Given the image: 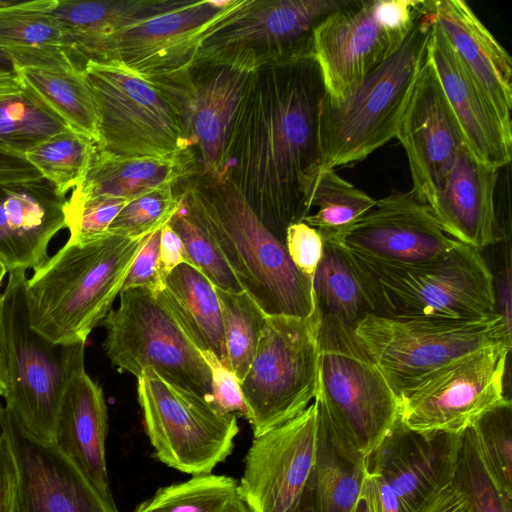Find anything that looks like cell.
<instances>
[{
	"instance_id": "cell-1",
	"label": "cell",
	"mask_w": 512,
	"mask_h": 512,
	"mask_svg": "<svg viewBox=\"0 0 512 512\" xmlns=\"http://www.w3.org/2000/svg\"><path fill=\"white\" fill-rule=\"evenodd\" d=\"M325 94L313 52L264 65L254 71L232 128L225 173L283 243L287 227L310 214Z\"/></svg>"
},
{
	"instance_id": "cell-2",
	"label": "cell",
	"mask_w": 512,
	"mask_h": 512,
	"mask_svg": "<svg viewBox=\"0 0 512 512\" xmlns=\"http://www.w3.org/2000/svg\"><path fill=\"white\" fill-rule=\"evenodd\" d=\"M175 190L266 315L307 318L314 313L312 280L296 269L285 244L263 224L226 173L193 175L178 182Z\"/></svg>"
},
{
	"instance_id": "cell-3",
	"label": "cell",
	"mask_w": 512,
	"mask_h": 512,
	"mask_svg": "<svg viewBox=\"0 0 512 512\" xmlns=\"http://www.w3.org/2000/svg\"><path fill=\"white\" fill-rule=\"evenodd\" d=\"M142 240L108 232L82 242L68 240L27 278L31 327L53 343H86L111 311Z\"/></svg>"
},
{
	"instance_id": "cell-4",
	"label": "cell",
	"mask_w": 512,
	"mask_h": 512,
	"mask_svg": "<svg viewBox=\"0 0 512 512\" xmlns=\"http://www.w3.org/2000/svg\"><path fill=\"white\" fill-rule=\"evenodd\" d=\"M431 30L424 6L398 49L349 95L341 100L325 95L319 117V168L336 169L358 163L396 137L428 58Z\"/></svg>"
},
{
	"instance_id": "cell-5",
	"label": "cell",
	"mask_w": 512,
	"mask_h": 512,
	"mask_svg": "<svg viewBox=\"0 0 512 512\" xmlns=\"http://www.w3.org/2000/svg\"><path fill=\"white\" fill-rule=\"evenodd\" d=\"M344 254L373 314L477 319L497 313L494 275L481 251L468 245L459 242L435 259L411 265L372 264Z\"/></svg>"
},
{
	"instance_id": "cell-6",
	"label": "cell",
	"mask_w": 512,
	"mask_h": 512,
	"mask_svg": "<svg viewBox=\"0 0 512 512\" xmlns=\"http://www.w3.org/2000/svg\"><path fill=\"white\" fill-rule=\"evenodd\" d=\"M26 281V270L10 271L2 294L5 410L28 435L54 444L65 392L85 370V343H53L31 327Z\"/></svg>"
},
{
	"instance_id": "cell-7",
	"label": "cell",
	"mask_w": 512,
	"mask_h": 512,
	"mask_svg": "<svg viewBox=\"0 0 512 512\" xmlns=\"http://www.w3.org/2000/svg\"><path fill=\"white\" fill-rule=\"evenodd\" d=\"M315 401L337 442L365 459L399 420V401L354 329L321 315Z\"/></svg>"
},
{
	"instance_id": "cell-8",
	"label": "cell",
	"mask_w": 512,
	"mask_h": 512,
	"mask_svg": "<svg viewBox=\"0 0 512 512\" xmlns=\"http://www.w3.org/2000/svg\"><path fill=\"white\" fill-rule=\"evenodd\" d=\"M354 333L397 397L454 359L487 346L511 345V329L498 313L477 319L368 313Z\"/></svg>"
},
{
	"instance_id": "cell-9",
	"label": "cell",
	"mask_w": 512,
	"mask_h": 512,
	"mask_svg": "<svg viewBox=\"0 0 512 512\" xmlns=\"http://www.w3.org/2000/svg\"><path fill=\"white\" fill-rule=\"evenodd\" d=\"M321 313L267 316L255 356L240 382L254 437L284 424L315 399Z\"/></svg>"
},
{
	"instance_id": "cell-10",
	"label": "cell",
	"mask_w": 512,
	"mask_h": 512,
	"mask_svg": "<svg viewBox=\"0 0 512 512\" xmlns=\"http://www.w3.org/2000/svg\"><path fill=\"white\" fill-rule=\"evenodd\" d=\"M119 295L118 308L111 309L102 322L103 347L112 365L136 377L151 368L214 405L206 360L158 295L142 287Z\"/></svg>"
},
{
	"instance_id": "cell-11",
	"label": "cell",
	"mask_w": 512,
	"mask_h": 512,
	"mask_svg": "<svg viewBox=\"0 0 512 512\" xmlns=\"http://www.w3.org/2000/svg\"><path fill=\"white\" fill-rule=\"evenodd\" d=\"M348 0H234L200 35L195 61L256 70L312 52L315 27Z\"/></svg>"
},
{
	"instance_id": "cell-12",
	"label": "cell",
	"mask_w": 512,
	"mask_h": 512,
	"mask_svg": "<svg viewBox=\"0 0 512 512\" xmlns=\"http://www.w3.org/2000/svg\"><path fill=\"white\" fill-rule=\"evenodd\" d=\"M426 0H348L314 29L312 52L325 95H349L406 39Z\"/></svg>"
},
{
	"instance_id": "cell-13",
	"label": "cell",
	"mask_w": 512,
	"mask_h": 512,
	"mask_svg": "<svg viewBox=\"0 0 512 512\" xmlns=\"http://www.w3.org/2000/svg\"><path fill=\"white\" fill-rule=\"evenodd\" d=\"M138 402L156 457L182 473L200 475L231 454L237 417L169 382L151 368L137 377Z\"/></svg>"
},
{
	"instance_id": "cell-14",
	"label": "cell",
	"mask_w": 512,
	"mask_h": 512,
	"mask_svg": "<svg viewBox=\"0 0 512 512\" xmlns=\"http://www.w3.org/2000/svg\"><path fill=\"white\" fill-rule=\"evenodd\" d=\"M83 70L99 107L97 151L165 158L190 150L176 110L155 83L113 62L88 60Z\"/></svg>"
},
{
	"instance_id": "cell-15",
	"label": "cell",
	"mask_w": 512,
	"mask_h": 512,
	"mask_svg": "<svg viewBox=\"0 0 512 512\" xmlns=\"http://www.w3.org/2000/svg\"><path fill=\"white\" fill-rule=\"evenodd\" d=\"M511 345L487 346L433 371L398 395L399 421L422 434L462 435L511 403L505 377Z\"/></svg>"
},
{
	"instance_id": "cell-16",
	"label": "cell",
	"mask_w": 512,
	"mask_h": 512,
	"mask_svg": "<svg viewBox=\"0 0 512 512\" xmlns=\"http://www.w3.org/2000/svg\"><path fill=\"white\" fill-rule=\"evenodd\" d=\"M254 71L194 61L185 70L147 79L176 110L196 159V175L225 174L232 128Z\"/></svg>"
},
{
	"instance_id": "cell-17",
	"label": "cell",
	"mask_w": 512,
	"mask_h": 512,
	"mask_svg": "<svg viewBox=\"0 0 512 512\" xmlns=\"http://www.w3.org/2000/svg\"><path fill=\"white\" fill-rule=\"evenodd\" d=\"M321 235L347 255L379 265L427 262L459 243L411 190L392 191L350 225Z\"/></svg>"
},
{
	"instance_id": "cell-18",
	"label": "cell",
	"mask_w": 512,
	"mask_h": 512,
	"mask_svg": "<svg viewBox=\"0 0 512 512\" xmlns=\"http://www.w3.org/2000/svg\"><path fill=\"white\" fill-rule=\"evenodd\" d=\"M227 7L212 0L184 1L113 31L84 60L117 63L145 79L185 70L195 61L200 35Z\"/></svg>"
},
{
	"instance_id": "cell-19",
	"label": "cell",
	"mask_w": 512,
	"mask_h": 512,
	"mask_svg": "<svg viewBox=\"0 0 512 512\" xmlns=\"http://www.w3.org/2000/svg\"><path fill=\"white\" fill-rule=\"evenodd\" d=\"M319 428L315 400L299 415L254 437L240 491L253 512H292L312 477Z\"/></svg>"
},
{
	"instance_id": "cell-20",
	"label": "cell",
	"mask_w": 512,
	"mask_h": 512,
	"mask_svg": "<svg viewBox=\"0 0 512 512\" xmlns=\"http://www.w3.org/2000/svg\"><path fill=\"white\" fill-rule=\"evenodd\" d=\"M409 164L411 191L428 206L442 190L465 145L438 77L427 58L396 137Z\"/></svg>"
},
{
	"instance_id": "cell-21",
	"label": "cell",
	"mask_w": 512,
	"mask_h": 512,
	"mask_svg": "<svg viewBox=\"0 0 512 512\" xmlns=\"http://www.w3.org/2000/svg\"><path fill=\"white\" fill-rule=\"evenodd\" d=\"M461 437L418 433L398 420L366 458V469L392 489L404 512H418L452 485Z\"/></svg>"
},
{
	"instance_id": "cell-22",
	"label": "cell",
	"mask_w": 512,
	"mask_h": 512,
	"mask_svg": "<svg viewBox=\"0 0 512 512\" xmlns=\"http://www.w3.org/2000/svg\"><path fill=\"white\" fill-rule=\"evenodd\" d=\"M4 434L17 470V512H118L54 444L28 435L7 413Z\"/></svg>"
},
{
	"instance_id": "cell-23",
	"label": "cell",
	"mask_w": 512,
	"mask_h": 512,
	"mask_svg": "<svg viewBox=\"0 0 512 512\" xmlns=\"http://www.w3.org/2000/svg\"><path fill=\"white\" fill-rule=\"evenodd\" d=\"M428 59L466 148L477 160L492 168L499 170L507 166L512 158V130L503 124L491 102L433 23Z\"/></svg>"
},
{
	"instance_id": "cell-24",
	"label": "cell",
	"mask_w": 512,
	"mask_h": 512,
	"mask_svg": "<svg viewBox=\"0 0 512 512\" xmlns=\"http://www.w3.org/2000/svg\"><path fill=\"white\" fill-rule=\"evenodd\" d=\"M66 197L44 178L0 184V260L8 272L35 269L51 239L66 227Z\"/></svg>"
},
{
	"instance_id": "cell-25",
	"label": "cell",
	"mask_w": 512,
	"mask_h": 512,
	"mask_svg": "<svg viewBox=\"0 0 512 512\" xmlns=\"http://www.w3.org/2000/svg\"><path fill=\"white\" fill-rule=\"evenodd\" d=\"M426 12L512 130V59L467 2L426 0Z\"/></svg>"
},
{
	"instance_id": "cell-26",
	"label": "cell",
	"mask_w": 512,
	"mask_h": 512,
	"mask_svg": "<svg viewBox=\"0 0 512 512\" xmlns=\"http://www.w3.org/2000/svg\"><path fill=\"white\" fill-rule=\"evenodd\" d=\"M498 170L477 160L463 145L445 184L429 206L443 231L482 251L503 239L497 219Z\"/></svg>"
},
{
	"instance_id": "cell-27",
	"label": "cell",
	"mask_w": 512,
	"mask_h": 512,
	"mask_svg": "<svg viewBox=\"0 0 512 512\" xmlns=\"http://www.w3.org/2000/svg\"><path fill=\"white\" fill-rule=\"evenodd\" d=\"M108 413L102 388L82 371L69 384L59 411L54 445L109 504L105 442Z\"/></svg>"
},
{
	"instance_id": "cell-28",
	"label": "cell",
	"mask_w": 512,
	"mask_h": 512,
	"mask_svg": "<svg viewBox=\"0 0 512 512\" xmlns=\"http://www.w3.org/2000/svg\"><path fill=\"white\" fill-rule=\"evenodd\" d=\"M55 0L16 1L0 9V50L18 68L73 70L80 66L62 26L53 16Z\"/></svg>"
},
{
	"instance_id": "cell-29",
	"label": "cell",
	"mask_w": 512,
	"mask_h": 512,
	"mask_svg": "<svg viewBox=\"0 0 512 512\" xmlns=\"http://www.w3.org/2000/svg\"><path fill=\"white\" fill-rule=\"evenodd\" d=\"M196 174V159L190 150L165 158L117 157L97 151L83 182L73 194L130 201Z\"/></svg>"
},
{
	"instance_id": "cell-30",
	"label": "cell",
	"mask_w": 512,
	"mask_h": 512,
	"mask_svg": "<svg viewBox=\"0 0 512 512\" xmlns=\"http://www.w3.org/2000/svg\"><path fill=\"white\" fill-rule=\"evenodd\" d=\"M200 351L213 353L226 366L220 301L212 282L197 268L182 263L168 273L157 293Z\"/></svg>"
},
{
	"instance_id": "cell-31",
	"label": "cell",
	"mask_w": 512,
	"mask_h": 512,
	"mask_svg": "<svg viewBox=\"0 0 512 512\" xmlns=\"http://www.w3.org/2000/svg\"><path fill=\"white\" fill-rule=\"evenodd\" d=\"M179 0H55L53 16L76 57L85 58L102 38L122 27L180 6Z\"/></svg>"
},
{
	"instance_id": "cell-32",
	"label": "cell",
	"mask_w": 512,
	"mask_h": 512,
	"mask_svg": "<svg viewBox=\"0 0 512 512\" xmlns=\"http://www.w3.org/2000/svg\"><path fill=\"white\" fill-rule=\"evenodd\" d=\"M15 72L22 86L31 90L69 129L98 146L99 107L83 68L64 71L26 67Z\"/></svg>"
},
{
	"instance_id": "cell-33",
	"label": "cell",
	"mask_w": 512,
	"mask_h": 512,
	"mask_svg": "<svg viewBox=\"0 0 512 512\" xmlns=\"http://www.w3.org/2000/svg\"><path fill=\"white\" fill-rule=\"evenodd\" d=\"M318 415L316 460L309 483L314 512H349L363 485L365 459L345 450L319 408Z\"/></svg>"
},
{
	"instance_id": "cell-34",
	"label": "cell",
	"mask_w": 512,
	"mask_h": 512,
	"mask_svg": "<svg viewBox=\"0 0 512 512\" xmlns=\"http://www.w3.org/2000/svg\"><path fill=\"white\" fill-rule=\"evenodd\" d=\"M132 512H253L239 483L226 475H194L159 488Z\"/></svg>"
},
{
	"instance_id": "cell-35",
	"label": "cell",
	"mask_w": 512,
	"mask_h": 512,
	"mask_svg": "<svg viewBox=\"0 0 512 512\" xmlns=\"http://www.w3.org/2000/svg\"><path fill=\"white\" fill-rule=\"evenodd\" d=\"M316 307L322 316L354 327L371 313L365 293L346 255L324 240L323 255L312 280Z\"/></svg>"
},
{
	"instance_id": "cell-36",
	"label": "cell",
	"mask_w": 512,
	"mask_h": 512,
	"mask_svg": "<svg viewBox=\"0 0 512 512\" xmlns=\"http://www.w3.org/2000/svg\"><path fill=\"white\" fill-rule=\"evenodd\" d=\"M66 129V123L24 86L0 100V151L25 156Z\"/></svg>"
},
{
	"instance_id": "cell-37",
	"label": "cell",
	"mask_w": 512,
	"mask_h": 512,
	"mask_svg": "<svg viewBox=\"0 0 512 512\" xmlns=\"http://www.w3.org/2000/svg\"><path fill=\"white\" fill-rule=\"evenodd\" d=\"M377 200L342 178L336 169L319 168L307 196L309 211L303 221L321 234L337 232L360 218Z\"/></svg>"
},
{
	"instance_id": "cell-38",
	"label": "cell",
	"mask_w": 512,
	"mask_h": 512,
	"mask_svg": "<svg viewBox=\"0 0 512 512\" xmlns=\"http://www.w3.org/2000/svg\"><path fill=\"white\" fill-rule=\"evenodd\" d=\"M97 152V145L71 129H66L25 154L41 176L65 196L84 180Z\"/></svg>"
},
{
	"instance_id": "cell-39",
	"label": "cell",
	"mask_w": 512,
	"mask_h": 512,
	"mask_svg": "<svg viewBox=\"0 0 512 512\" xmlns=\"http://www.w3.org/2000/svg\"><path fill=\"white\" fill-rule=\"evenodd\" d=\"M216 292L222 312L226 366L241 382L255 356L268 315L245 291L216 288Z\"/></svg>"
},
{
	"instance_id": "cell-40",
	"label": "cell",
	"mask_w": 512,
	"mask_h": 512,
	"mask_svg": "<svg viewBox=\"0 0 512 512\" xmlns=\"http://www.w3.org/2000/svg\"><path fill=\"white\" fill-rule=\"evenodd\" d=\"M452 484L467 496L471 512H512V496L484 462L473 428L462 434Z\"/></svg>"
},
{
	"instance_id": "cell-41",
	"label": "cell",
	"mask_w": 512,
	"mask_h": 512,
	"mask_svg": "<svg viewBox=\"0 0 512 512\" xmlns=\"http://www.w3.org/2000/svg\"><path fill=\"white\" fill-rule=\"evenodd\" d=\"M179 199V209L168 224L182 240L191 265L217 289L236 293L244 291L212 238L180 196Z\"/></svg>"
},
{
	"instance_id": "cell-42",
	"label": "cell",
	"mask_w": 512,
	"mask_h": 512,
	"mask_svg": "<svg viewBox=\"0 0 512 512\" xmlns=\"http://www.w3.org/2000/svg\"><path fill=\"white\" fill-rule=\"evenodd\" d=\"M175 185L157 187L128 201L115 217L107 232L137 239L161 230L170 222L180 206Z\"/></svg>"
},
{
	"instance_id": "cell-43",
	"label": "cell",
	"mask_w": 512,
	"mask_h": 512,
	"mask_svg": "<svg viewBox=\"0 0 512 512\" xmlns=\"http://www.w3.org/2000/svg\"><path fill=\"white\" fill-rule=\"evenodd\" d=\"M481 456L504 491L512 496V405H501L474 427Z\"/></svg>"
},
{
	"instance_id": "cell-44",
	"label": "cell",
	"mask_w": 512,
	"mask_h": 512,
	"mask_svg": "<svg viewBox=\"0 0 512 512\" xmlns=\"http://www.w3.org/2000/svg\"><path fill=\"white\" fill-rule=\"evenodd\" d=\"M127 202L108 197L83 198L72 193L64 207L68 240L82 242L104 235Z\"/></svg>"
},
{
	"instance_id": "cell-45",
	"label": "cell",
	"mask_w": 512,
	"mask_h": 512,
	"mask_svg": "<svg viewBox=\"0 0 512 512\" xmlns=\"http://www.w3.org/2000/svg\"><path fill=\"white\" fill-rule=\"evenodd\" d=\"M284 244L296 269L313 280L323 255L324 239L321 233L304 221L296 222L287 227Z\"/></svg>"
},
{
	"instance_id": "cell-46",
	"label": "cell",
	"mask_w": 512,
	"mask_h": 512,
	"mask_svg": "<svg viewBox=\"0 0 512 512\" xmlns=\"http://www.w3.org/2000/svg\"><path fill=\"white\" fill-rule=\"evenodd\" d=\"M160 234L161 230H158L143 238L121 291L142 287L157 294L164 289L165 277L160 267Z\"/></svg>"
},
{
	"instance_id": "cell-47",
	"label": "cell",
	"mask_w": 512,
	"mask_h": 512,
	"mask_svg": "<svg viewBox=\"0 0 512 512\" xmlns=\"http://www.w3.org/2000/svg\"><path fill=\"white\" fill-rule=\"evenodd\" d=\"M201 353L210 368L215 407L223 413L248 419V409L238 378L213 353L209 351H201Z\"/></svg>"
},
{
	"instance_id": "cell-48",
	"label": "cell",
	"mask_w": 512,
	"mask_h": 512,
	"mask_svg": "<svg viewBox=\"0 0 512 512\" xmlns=\"http://www.w3.org/2000/svg\"><path fill=\"white\" fill-rule=\"evenodd\" d=\"M17 470L5 437L0 440V512H17Z\"/></svg>"
},
{
	"instance_id": "cell-49",
	"label": "cell",
	"mask_w": 512,
	"mask_h": 512,
	"mask_svg": "<svg viewBox=\"0 0 512 512\" xmlns=\"http://www.w3.org/2000/svg\"><path fill=\"white\" fill-rule=\"evenodd\" d=\"M182 263L191 265L185 246L177 233L166 224L160 234V267L164 277Z\"/></svg>"
},
{
	"instance_id": "cell-50",
	"label": "cell",
	"mask_w": 512,
	"mask_h": 512,
	"mask_svg": "<svg viewBox=\"0 0 512 512\" xmlns=\"http://www.w3.org/2000/svg\"><path fill=\"white\" fill-rule=\"evenodd\" d=\"M43 177L24 156L0 151V184L41 180Z\"/></svg>"
},
{
	"instance_id": "cell-51",
	"label": "cell",
	"mask_w": 512,
	"mask_h": 512,
	"mask_svg": "<svg viewBox=\"0 0 512 512\" xmlns=\"http://www.w3.org/2000/svg\"><path fill=\"white\" fill-rule=\"evenodd\" d=\"M418 512H471L467 496L453 484L435 495Z\"/></svg>"
},
{
	"instance_id": "cell-52",
	"label": "cell",
	"mask_w": 512,
	"mask_h": 512,
	"mask_svg": "<svg viewBox=\"0 0 512 512\" xmlns=\"http://www.w3.org/2000/svg\"><path fill=\"white\" fill-rule=\"evenodd\" d=\"M511 265L510 248L507 251L505 268L498 279H494L496 310L506 326L511 329Z\"/></svg>"
},
{
	"instance_id": "cell-53",
	"label": "cell",
	"mask_w": 512,
	"mask_h": 512,
	"mask_svg": "<svg viewBox=\"0 0 512 512\" xmlns=\"http://www.w3.org/2000/svg\"><path fill=\"white\" fill-rule=\"evenodd\" d=\"M349 512H378L374 486L367 470L358 499Z\"/></svg>"
},
{
	"instance_id": "cell-54",
	"label": "cell",
	"mask_w": 512,
	"mask_h": 512,
	"mask_svg": "<svg viewBox=\"0 0 512 512\" xmlns=\"http://www.w3.org/2000/svg\"><path fill=\"white\" fill-rule=\"evenodd\" d=\"M23 86L16 73H0V100L19 93Z\"/></svg>"
},
{
	"instance_id": "cell-55",
	"label": "cell",
	"mask_w": 512,
	"mask_h": 512,
	"mask_svg": "<svg viewBox=\"0 0 512 512\" xmlns=\"http://www.w3.org/2000/svg\"><path fill=\"white\" fill-rule=\"evenodd\" d=\"M6 393L5 384V355H4V341L2 329V299L0 300V396L4 397Z\"/></svg>"
},
{
	"instance_id": "cell-56",
	"label": "cell",
	"mask_w": 512,
	"mask_h": 512,
	"mask_svg": "<svg viewBox=\"0 0 512 512\" xmlns=\"http://www.w3.org/2000/svg\"><path fill=\"white\" fill-rule=\"evenodd\" d=\"M292 512H314L309 486L299 505Z\"/></svg>"
},
{
	"instance_id": "cell-57",
	"label": "cell",
	"mask_w": 512,
	"mask_h": 512,
	"mask_svg": "<svg viewBox=\"0 0 512 512\" xmlns=\"http://www.w3.org/2000/svg\"><path fill=\"white\" fill-rule=\"evenodd\" d=\"M0 73H16L10 58L0 50Z\"/></svg>"
},
{
	"instance_id": "cell-58",
	"label": "cell",
	"mask_w": 512,
	"mask_h": 512,
	"mask_svg": "<svg viewBox=\"0 0 512 512\" xmlns=\"http://www.w3.org/2000/svg\"><path fill=\"white\" fill-rule=\"evenodd\" d=\"M8 272V269L7 267L5 266V264L0 260V287L2 285V282H3V279L6 275V273ZM2 299V294L0 293V300Z\"/></svg>"
},
{
	"instance_id": "cell-59",
	"label": "cell",
	"mask_w": 512,
	"mask_h": 512,
	"mask_svg": "<svg viewBox=\"0 0 512 512\" xmlns=\"http://www.w3.org/2000/svg\"><path fill=\"white\" fill-rule=\"evenodd\" d=\"M16 1H3V0H0V9L2 8H5L7 6H10L12 4H14Z\"/></svg>"
}]
</instances>
